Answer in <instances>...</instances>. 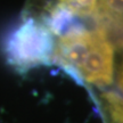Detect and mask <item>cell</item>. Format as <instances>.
I'll return each instance as SVG.
<instances>
[{"label": "cell", "instance_id": "1", "mask_svg": "<svg viewBox=\"0 0 123 123\" xmlns=\"http://www.w3.org/2000/svg\"><path fill=\"white\" fill-rule=\"evenodd\" d=\"M6 50L14 65L29 68L50 61L54 53V40L38 18L27 16L12 33Z\"/></svg>", "mask_w": 123, "mask_h": 123}, {"label": "cell", "instance_id": "2", "mask_svg": "<svg viewBox=\"0 0 123 123\" xmlns=\"http://www.w3.org/2000/svg\"><path fill=\"white\" fill-rule=\"evenodd\" d=\"M96 29L95 41L79 68V73L89 83L106 86L113 80L114 48L105 32L98 26Z\"/></svg>", "mask_w": 123, "mask_h": 123}, {"label": "cell", "instance_id": "3", "mask_svg": "<svg viewBox=\"0 0 123 123\" xmlns=\"http://www.w3.org/2000/svg\"><path fill=\"white\" fill-rule=\"evenodd\" d=\"M54 2L73 16L83 18L95 17L99 9V0H54Z\"/></svg>", "mask_w": 123, "mask_h": 123}, {"label": "cell", "instance_id": "4", "mask_svg": "<svg viewBox=\"0 0 123 123\" xmlns=\"http://www.w3.org/2000/svg\"><path fill=\"white\" fill-rule=\"evenodd\" d=\"M97 14L123 22V0H100Z\"/></svg>", "mask_w": 123, "mask_h": 123}, {"label": "cell", "instance_id": "5", "mask_svg": "<svg viewBox=\"0 0 123 123\" xmlns=\"http://www.w3.org/2000/svg\"><path fill=\"white\" fill-rule=\"evenodd\" d=\"M120 83H121V87L123 88V68L122 72H121V76H120Z\"/></svg>", "mask_w": 123, "mask_h": 123}]
</instances>
